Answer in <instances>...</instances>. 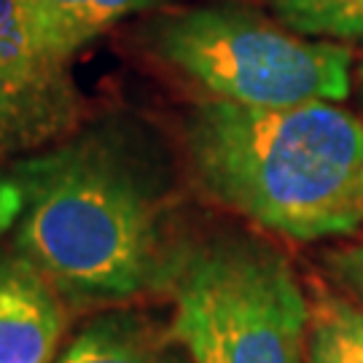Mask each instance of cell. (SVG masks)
I'll return each mask as SVG.
<instances>
[{
	"instance_id": "1",
	"label": "cell",
	"mask_w": 363,
	"mask_h": 363,
	"mask_svg": "<svg viewBox=\"0 0 363 363\" xmlns=\"http://www.w3.org/2000/svg\"><path fill=\"white\" fill-rule=\"evenodd\" d=\"M25 205L16 253L73 304H121L169 288L172 164L154 130L130 116L22 154L11 167Z\"/></svg>"
},
{
	"instance_id": "2",
	"label": "cell",
	"mask_w": 363,
	"mask_h": 363,
	"mask_svg": "<svg viewBox=\"0 0 363 363\" xmlns=\"http://www.w3.org/2000/svg\"><path fill=\"white\" fill-rule=\"evenodd\" d=\"M183 148L196 186L267 232L315 242L363 223V121L334 103L205 100L183 118Z\"/></svg>"
},
{
	"instance_id": "3",
	"label": "cell",
	"mask_w": 363,
	"mask_h": 363,
	"mask_svg": "<svg viewBox=\"0 0 363 363\" xmlns=\"http://www.w3.org/2000/svg\"><path fill=\"white\" fill-rule=\"evenodd\" d=\"M151 52L213 100L261 108L339 103L352 91V52L307 38L267 16L213 3L167 13L148 27Z\"/></svg>"
},
{
	"instance_id": "4",
	"label": "cell",
	"mask_w": 363,
	"mask_h": 363,
	"mask_svg": "<svg viewBox=\"0 0 363 363\" xmlns=\"http://www.w3.org/2000/svg\"><path fill=\"white\" fill-rule=\"evenodd\" d=\"M172 294L205 315L226 363H301L310 301L283 253L253 237L183 245Z\"/></svg>"
},
{
	"instance_id": "5",
	"label": "cell",
	"mask_w": 363,
	"mask_h": 363,
	"mask_svg": "<svg viewBox=\"0 0 363 363\" xmlns=\"http://www.w3.org/2000/svg\"><path fill=\"white\" fill-rule=\"evenodd\" d=\"M70 67L40 46L27 0H0V156L30 154L76 130Z\"/></svg>"
},
{
	"instance_id": "6",
	"label": "cell",
	"mask_w": 363,
	"mask_h": 363,
	"mask_svg": "<svg viewBox=\"0 0 363 363\" xmlns=\"http://www.w3.org/2000/svg\"><path fill=\"white\" fill-rule=\"evenodd\" d=\"M60 294L22 256H0V363H52L62 339Z\"/></svg>"
},
{
	"instance_id": "7",
	"label": "cell",
	"mask_w": 363,
	"mask_h": 363,
	"mask_svg": "<svg viewBox=\"0 0 363 363\" xmlns=\"http://www.w3.org/2000/svg\"><path fill=\"white\" fill-rule=\"evenodd\" d=\"M183 352L172 328L164 334L135 312H108L84 325L60 363H194Z\"/></svg>"
},
{
	"instance_id": "8",
	"label": "cell",
	"mask_w": 363,
	"mask_h": 363,
	"mask_svg": "<svg viewBox=\"0 0 363 363\" xmlns=\"http://www.w3.org/2000/svg\"><path fill=\"white\" fill-rule=\"evenodd\" d=\"M40 46L54 62L70 67L84 46L159 0H27Z\"/></svg>"
},
{
	"instance_id": "9",
	"label": "cell",
	"mask_w": 363,
	"mask_h": 363,
	"mask_svg": "<svg viewBox=\"0 0 363 363\" xmlns=\"http://www.w3.org/2000/svg\"><path fill=\"white\" fill-rule=\"evenodd\" d=\"M310 363H363V310L325 288L310 301L307 323Z\"/></svg>"
},
{
	"instance_id": "10",
	"label": "cell",
	"mask_w": 363,
	"mask_h": 363,
	"mask_svg": "<svg viewBox=\"0 0 363 363\" xmlns=\"http://www.w3.org/2000/svg\"><path fill=\"white\" fill-rule=\"evenodd\" d=\"M280 25L307 38L363 40V0H269Z\"/></svg>"
},
{
	"instance_id": "11",
	"label": "cell",
	"mask_w": 363,
	"mask_h": 363,
	"mask_svg": "<svg viewBox=\"0 0 363 363\" xmlns=\"http://www.w3.org/2000/svg\"><path fill=\"white\" fill-rule=\"evenodd\" d=\"M172 334L186 345V350L191 352L194 363H226L218 342H216L208 320H205V315L199 312V307H194L186 298H175Z\"/></svg>"
},
{
	"instance_id": "12",
	"label": "cell",
	"mask_w": 363,
	"mask_h": 363,
	"mask_svg": "<svg viewBox=\"0 0 363 363\" xmlns=\"http://www.w3.org/2000/svg\"><path fill=\"white\" fill-rule=\"evenodd\" d=\"M331 272L337 274L363 304V240L331 256Z\"/></svg>"
},
{
	"instance_id": "13",
	"label": "cell",
	"mask_w": 363,
	"mask_h": 363,
	"mask_svg": "<svg viewBox=\"0 0 363 363\" xmlns=\"http://www.w3.org/2000/svg\"><path fill=\"white\" fill-rule=\"evenodd\" d=\"M22 205H25V196H22L19 183L13 181L11 172L0 169V237L19 220Z\"/></svg>"
},
{
	"instance_id": "14",
	"label": "cell",
	"mask_w": 363,
	"mask_h": 363,
	"mask_svg": "<svg viewBox=\"0 0 363 363\" xmlns=\"http://www.w3.org/2000/svg\"><path fill=\"white\" fill-rule=\"evenodd\" d=\"M358 89H361V105H363V62H361V70H358Z\"/></svg>"
},
{
	"instance_id": "15",
	"label": "cell",
	"mask_w": 363,
	"mask_h": 363,
	"mask_svg": "<svg viewBox=\"0 0 363 363\" xmlns=\"http://www.w3.org/2000/svg\"><path fill=\"white\" fill-rule=\"evenodd\" d=\"M358 202H361V213H363V175H361V189H358Z\"/></svg>"
}]
</instances>
